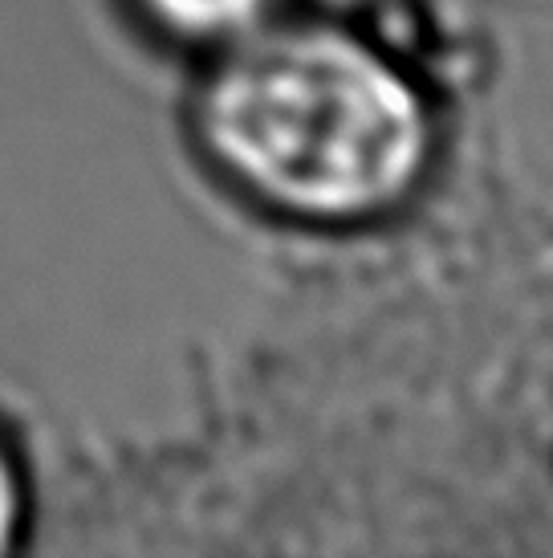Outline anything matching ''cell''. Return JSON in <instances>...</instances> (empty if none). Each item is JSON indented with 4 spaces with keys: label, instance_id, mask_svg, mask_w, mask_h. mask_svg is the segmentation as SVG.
<instances>
[{
    "label": "cell",
    "instance_id": "cell-3",
    "mask_svg": "<svg viewBox=\"0 0 553 558\" xmlns=\"http://www.w3.org/2000/svg\"><path fill=\"white\" fill-rule=\"evenodd\" d=\"M33 538V481L21 452L0 433V558L25 555Z\"/></svg>",
    "mask_w": 553,
    "mask_h": 558
},
{
    "label": "cell",
    "instance_id": "cell-2",
    "mask_svg": "<svg viewBox=\"0 0 553 558\" xmlns=\"http://www.w3.org/2000/svg\"><path fill=\"white\" fill-rule=\"evenodd\" d=\"M276 0H126L143 29L163 46L224 49L261 29Z\"/></svg>",
    "mask_w": 553,
    "mask_h": 558
},
{
    "label": "cell",
    "instance_id": "cell-1",
    "mask_svg": "<svg viewBox=\"0 0 553 558\" xmlns=\"http://www.w3.org/2000/svg\"><path fill=\"white\" fill-rule=\"evenodd\" d=\"M204 151L253 196L302 217H367L428 159L407 74L330 25H273L220 49L192 107Z\"/></svg>",
    "mask_w": 553,
    "mask_h": 558
}]
</instances>
